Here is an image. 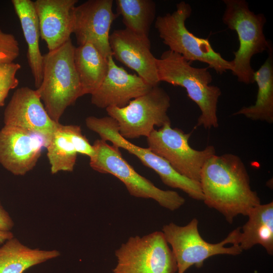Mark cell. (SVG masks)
Returning a JSON list of instances; mask_svg holds the SVG:
<instances>
[{
	"label": "cell",
	"instance_id": "obj_1",
	"mask_svg": "<svg viewBox=\"0 0 273 273\" xmlns=\"http://www.w3.org/2000/svg\"><path fill=\"white\" fill-rule=\"evenodd\" d=\"M199 183L203 201L223 215L229 223L238 215L247 216L261 204L257 193L251 189L244 163L236 155L210 157L201 169Z\"/></svg>",
	"mask_w": 273,
	"mask_h": 273
},
{
	"label": "cell",
	"instance_id": "obj_2",
	"mask_svg": "<svg viewBox=\"0 0 273 273\" xmlns=\"http://www.w3.org/2000/svg\"><path fill=\"white\" fill-rule=\"evenodd\" d=\"M156 63L159 81L184 87L200 108L197 126L217 128V106L221 91L219 87L210 85L212 77L208 67H193L183 56L169 50L156 58Z\"/></svg>",
	"mask_w": 273,
	"mask_h": 273
},
{
	"label": "cell",
	"instance_id": "obj_3",
	"mask_svg": "<svg viewBox=\"0 0 273 273\" xmlns=\"http://www.w3.org/2000/svg\"><path fill=\"white\" fill-rule=\"evenodd\" d=\"M75 48L70 39L43 55L42 79L36 90L49 115L57 123L66 108L82 96L74 63Z\"/></svg>",
	"mask_w": 273,
	"mask_h": 273
},
{
	"label": "cell",
	"instance_id": "obj_4",
	"mask_svg": "<svg viewBox=\"0 0 273 273\" xmlns=\"http://www.w3.org/2000/svg\"><path fill=\"white\" fill-rule=\"evenodd\" d=\"M225 9L222 20L228 27L235 31L239 46L234 52L231 61L233 74L238 81L246 84L253 83L255 71L251 65L253 56L267 51L272 45L264 35L266 19L263 14H255L245 0H223Z\"/></svg>",
	"mask_w": 273,
	"mask_h": 273
},
{
	"label": "cell",
	"instance_id": "obj_5",
	"mask_svg": "<svg viewBox=\"0 0 273 273\" xmlns=\"http://www.w3.org/2000/svg\"><path fill=\"white\" fill-rule=\"evenodd\" d=\"M190 5L181 1L176 6V10L157 17L155 27L163 42L169 50L179 54L190 63L199 61L208 65L219 74L231 71L232 64L215 52L207 38L197 37L191 32L186 25L191 16Z\"/></svg>",
	"mask_w": 273,
	"mask_h": 273
},
{
	"label": "cell",
	"instance_id": "obj_6",
	"mask_svg": "<svg viewBox=\"0 0 273 273\" xmlns=\"http://www.w3.org/2000/svg\"><path fill=\"white\" fill-rule=\"evenodd\" d=\"M93 146L95 155L89 158L90 166L99 172L115 176L124 184L131 196L152 199L171 211L185 204V199L176 191L162 190L139 174L123 158L118 147L101 139L96 140Z\"/></svg>",
	"mask_w": 273,
	"mask_h": 273
},
{
	"label": "cell",
	"instance_id": "obj_7",
	"mask_svg": "<svg viewBox=\"0 0 273 273\" xmlns=\"http://www.w3.org/2000/svg\"><path fill=\"white\" fill-rule=\"evenodd\" d=\"M161 231L171 247L177 273H185L193 265L200 267L206 259L212 256L237 255L243 251L239 245L241 227L234 230L224 240L215 244L205 241L201 236L196 218L184 226L170 222L164 225Z\"/></svg>",
	"mask_w": 273,
	"mask_h": 273
},
{
	"label": "cell",
	"instance_id": "obj_8",
	"mask_svg": "<svg viewBox=\"0 0 273 273\" xmlns=\"http://www.w3.org/2000/svg\"><path fill=\"white\" fill-rule=\"evenodd\" d=\"M170 99L159 85L130 101L125 106L106 109L109 116L117 122L119 134L125 139L149 136L154 126L170 123L167 111Z\"/></svg>",
	"mask_w": 273,
	"mask_h": 273
},
{
	"label": "cell",
	"instance_id": "obj_9",
	"mask_svg": "<svg viewBox=\"0 0 273 273\" xmlns=\"http://www.w3.org/2000/svg\"><path fill=\"white\" fill-rule=\"evenodd\" d=\"M85 124L88 129L97 133L101 140L109 141L113 145L137 157L144 165L155 171L166 186L183 191L193 199L203 201V195L199 182L179 174L165 159L148 148L139 147L123 138L113 118L110 116L98 118L91 116L86 118Z\"/></svg>",
	"mask_w": 273,
	"mask_h": 273
},
{
	"label": "cell",
	"instance_id": "obj_10",
	"mask_svg": "<svg viewBox=\"0 0 273 273\" xmlns=\"http://www.w3.org/2000/svg\"><path fill=\"white\" fill-rule=\"evenodd\" d=\"M114 273H175L177 264L162 231L131 237L115 251Z\"/></svg>",
	"mask_w": 273,
	"mask_h": 273
},
{
	"label": "cell",
	"instance_id": "obj_11",
	"mask_svg": "<svg viewBox=\"0 0 273 273\" xmlns=\"http://www.w3.org/2000/svg\"><path fill=\"white\" fill-rule=\"evenodd\" d=\"M191 133L172 128L171 122L154 129L148 137V148L165 159L179 174L193 180L200 181L201 169L206 161L215 154L213 146L202 150L192 148L189 140Z\"/></svg>",
	"mask_w": 273,
	"mask_h": 273
},
{
	"label": "cell",
	"instance_id": "obj_12",
	"mask_svg": "<svg viewBox=\"0 0 273 273\" xmlns=\"http://www.w3.org/2000/svg\"><path fill=\"white\" fill-rule=\"evenodd\" d=\"M112 0H88L73 10V29L78 46L93 44L104 57L112 56L109 32L118 15L113 11Z\"/></svg>",
	"mask_w": 273,
	"mask_h": 273
},
{
	"label": "cell",
	"instance_id": "obj_13",
	"mask_svg": "<svg viewBox=\"0 0 273 273\" xmlns=\"http://www.w3.org/2000/svg\"><path fill=\"white\" fill-rule=\"evenodd\" d=\"M48 140L42 135L4 125L0 130V163L15 175H24L36 165Z\"/></svg>",
	"mask_w": 273,
	"mask_h": 273
},
{
	"label": "cell",
	"instance_id": "obj_14",
	"mask_svg": "<svg viewBox=\"0 0 273 273\" xmlns=\"http://www.w3.org/2000/svg\"><path fill=\"white\" fill-rule=\"evenodd\" d=\"M4 122L5 125L39 133L48 142L60 123L51 118L36 89L28 86L15 91L5 109Z\"/></svg>",
	"mask_w": 273,
	"mask_h": 273
},
{
	"label": "cell",
	"instance_id": "obj_15",
	"mask_svg": "<svg viewBox=\"0 0 273 273\" xmlns=\"http://www.w3.org/2000/svg\"><path fill=\"white\" fill-rule=\"evenodd\" d=\"M109 44L113 57L135 71L147 83L159 85L156 58L151 52L149 38L125 28L117 29L110 35Z\"/></svg>",
	"mask_w": 273,
	"mask_h": 273
},
{
	"label": "cell",
	"instance_id": "obj_16",
	"mask_svg": "<svg viewBox=\"0 0 273 273\" xmlns=\"http://www.w3.org/2000/svg\"><path fill=\"white\" fill-rule=\"evenodd\" d=\"M108 70L102 83L91 95V103L100 108H119L148 92L153 86L138 75L130 74L108 58Z\"/></svg>",
	"mask_w": 273,
	"mask_h": 273
},
{
	"label": "cell",
	"instance_id": "obj_17",
	"mask_svg": "<svg viewBox=\"0 0 273 273\" xmlns=\"http://www.w3.org/2000/svg\"><path fill=\"white\" fill-rule=\"evenodd\" d=\"M77 0H36L33 2L40 37L49 51L71 39L73 33V10Z\"/></svg>",
	"mask_w": 273,
	"mask_h": 273
},
{
	"label": "cell",
	"instance_id": "obj_18",
	"mask_svg": "<svg viewBox=\"0 0 273 273\" xmlns=\"http://www.w3.org/2000/svg\"><path fill=\"white\" fill-rule=\"evenodd\" d=\"M46 148L52 174L73 171L78 153L89 158L95 155L93 145L76 125L59 123Z\"/></svg>",
	"mask_w": 273,
	"mask_h": 273
},
{
	"label": "cell",
	"instance_id": "obj_19",
	"mask_svg": "<svg viewBox=\"0 0 273 273\" xmlns=\"http://www.w3.org/2000/svg\"><path fill=\"white\" fill-rule=\"evenodd\" d=\"M11 2L20 21L27 45V61L34 85L37 88L42 79L43 55L39 49L40 30L33 2L31 0H12Z\"/></svg>",
	"mask_w": 273,
	"mask_h": 273
},
{
	"label": "cell",
	"instance_id": "obj_20",
	"mask_svg": "<svg viewBox=\"0 0 273 273\" xmlns=\"http://www.w3.org/2000/svg\"><path fill=\"white\" fill-rule=\"evenodd\" d=\"M268 57L254 73V80L258 86L255 104L243 107L233 115H243L253 121L273 122V49L267 50Z\"/></svg>",
	"mask_w": 273,
	"mask_h": 273
},
{
	"label": "cell",
	"instance_id": "obj_21",
	"mask_svg": "<svg viewBox=\"0 0 273 273\" xmlns=\"http://www.w3.org/2000/svg\"><path fill=\"white\" fill-rule=\"evenodd\" d=\"M248 220L241 228L239 245L247 250L259 244L273 254V202L258 205L247 215Z\"/></svg>",
	"mask_w": 273,
	"mask_h": 273
},
{
	"label": "cell",
	"instance_id": "obj_22",
	"mask_svg": "<svg viewBox=\"0 0 273 273\" xmlns=\"http://www.w3.org/2000/svg\"><path fill=\"white\" fill-rule=\"evenodd\" d=\"M60 255L57 250L30 248L14 237L0 247V273H24L31 267Z\"/></svg>",
	"mask_w": 273,
	"mask_h": 273
},
{
	"label": "cell",
	"instance_id": "obj_23",
	"mask_svg": "<svg viewBox=\"0 0 273 273\" xmlns=\"http://www.w3.org/2000/svg\"><path fill=\"white\" fill-rule=\"evenodd\" d=\"M74 63L81 87V96L92 95L99 87L108 70V60L93 44L75 48Z\"/></svg>",
	"mask_w": 273,
	"mask_h": 273
},
{
	"label": "cell",
	"instance_id": "obj_24",
	"mask_svg": "<svg viewBox=\"0 0 273 273\" xmlns=\"http://www.w3.org/2000/svg\"><path fill=\"white\" fill-rule=\"evenodd\" d=\"M117 14L122 17L125 29L141 36L149 38L155 19L156 4L152 0H116Z\"/></svg>",
	"mask_w": 273,
	"mask_h": 273
},
{
	"label": "cell",
	"instance_id": "obj_25",
	"mask_svg": "<svg viewBox=\"0 0 273 273\" xmlns=\"http://www.w3.org/2000/svg\"><path fill=\"white\" fill-rule=\"evenodd\" d=\"M21 66L19 63H0V107L3 106L10 90L19 84L17 72Z\"/></svg>",
	"mask_w": 273,
	"mask_h": 273
},
{
	"label": "cell",
	"instance_id": "obj_26",
	"mask_svg": "<svg viewBox=\"0 0 273 273\" xmlns=\"http://www.w3.org/2000/svg\"><path fill=\"white\" fill-rule=\"evenodd\" d=\"M19 55L20 47L15 36L0 29V63L14 62Z\"/></svg>",
	"mask_w": 273,
	"mask_h": 273
},
{
	"label": "cell",
	"instance_id": "obj_27",
	"mask_svg": "<svg viewBox=\"0 0 273 273\" xmlns=\"http://www.w3.org/2000/svg\"><path fill=\"white\" fill-rule=\"evenodd\" d=\"M14 222L9 213L3 207L0 200V231H11Z\"/></svg>",
	"mask_w": 273,
	"mask_h": 273
},
{
	"label": "cell",
	"instance_id": "obj_28",
	"mask_svg": "<svg viewBox=\"0 0 273 273\" xmlns=\"http://www.w3.org/2000/svg\"><path fill=\"white\" fill-rule=\"evenodd\" d=\"M13 237V233L11 231H0V244H4L7 240Z\"/></svg>",
	"mask_w": 273,
	"mask_h": 273
}]
</instances>
